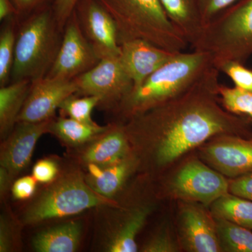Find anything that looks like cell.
Instances as JSON below:
<instances>
[{
	"mask_svg": "<svg viewBox=\"0 0 252 252\" xmlns=\"http://www.w3.org/2000/svg\"><path fill=\"white\" fill-rule=\"evenodd\" d=\"M213 66L183 94L140 115L124 126L129 142H138L154 165L165 166L215 136L252 138V124L225 110Z\"/></svg>",
	"mask_w": 252,
	"mask_h": 252,
	"instance_id": "cell-1",
	"label": "cell"
},
{
	"mask_svg": "<svg viewBox=\"0 0 252 252\" xmlns=\"http://www.w3.org/2000/svg\"><path fill=\"white\" fill-rule=\"evenodd\" d=\"M213 66L212 55L205 51L177 53L132 89L119 111L130 119L167 103L190 89Z\"/></svg>",
	"mask_w": 252,
	"mask_h": 252,
	"instance_id": "cell-2",
	"label": "cell"
},
{
	"mask_svg": "<svg viewBox=\"0 0 252 252\" xmlns=\"http://www.w3.org/2000/svg\"><path fill=\"white\" fill-rule=\"evenodd\" d=\"M52 5L18 20L11 82L45 77L63 39Z\"/></svg>",
	"mask_w": 252,
	"mask_h": 252,
	"instance_id": "cell-3",
	"label": "cell"
},
{
	"mask_svg": "<svg viewBox=\"0 0 252 252\" xmlns=\"http://www.w3.org/2000/svg\"><path fill=\"white\" fill-rule=\"evenodd\" d=\"M112 16L119 44L143 39L171 52H182L189 42L168 18L160 0H98Z\"/></svg>",
	"mask_w": 252,
	"mask_h": 252,
	"instance_id": "cell-4",
	"label": "cell"
},
{
	"mask_svg": "<svg viewBox=\"0 0 252 252\" xmlns=\"http://www.w3.org/2000/svg\"><path fill=\"white\" fill-rule=\"evenodd\" d=\"M193 50L211 54L214 65L245 63L252 56V0H239L203 28Z\"/></svg>",
	"mask_w": 252,
	"mask_h": 252,
	"instance_id": "cell-5",
	"label": "cell"
},
{
	"mask_svg": "<svg viewBox=\"0 0 252 252\" xmlns=\"http://www.w3.org/2000/svg\"><path fill=\"white\" fill-rule=\"evenodd\" d=\"M109 203L108 198L95 193L88 185L80 172H68L56 178L28 207L24 222L36 224L52 219L77 215Z\"/></svg>",
	"mask_w": 252,
	"mask_h": 252,
	"instance_id": "cell-6",
	"label": "cell"
},
{
	"mask_svg": "<svg viewBox=\"0 0 252 252\" xmlns=\"http://www.w3.org/2000/svg\"><path fill=\"white\" fill-rule=\"evenodd\" d=\"M79 96H96L98 106L119 109L133 89V83L121 61L120 56L104 58L90 70L74 79Z\"/></svg>",
	"mask_w": 252,
	"mask_h": 252,
	"instance_id": "cell-7",
	"label": "cell"
},
{
	"mask_svg": "<svg viewBox=\"0 0 252 252\" xmlns=\"http://www.w3.org/2000/svg\"><path fill=\"white\" fill-rule=\"evenodd\" d=\"M99 61L83 32L77 13L74 11L63 31L62 42L56 60L45 77L74 80L94 68Z\"/></svg>",
	"mask_w": 252,
	"mask_h": 252,
	"instance_id": "cell-8",
	"label": "cell"
},
{
	"mask_svg": "<svg viewBox=\"0 0 252 252\" xmlns=\"http://www.w3.org/2000/svg\"><path fill=\"white\" fill-rule=\"evenodd\" d=\"M172 189L177 197L208 205L228 193L229 182L220 172L193 160L177 174Z\"/></svg>",
	"mask_w": 252,
	"mask_h": 252,
	"instance_id": "cell-9",
	"label": "cell"
},
{
	"mask_svg": "<svg viewBox=\"0 0 252 252\" xmlns=\"http://www.w3.org/2000/svg\"><path fill=\"white\" fill-rule=\"evenodd\" d=\"M74 11L83 32L100 60L120 56L117 26L98 0H79Z\"/></svg>",
	"mask_w": 252,
	"mask_h": 252,
	"instance_id": "cell-10",
	"label": "cell"
},
{
	"mask_svg": "<svg viewBox=\"0 0 252 252\" xmlns=\"http://www.w3.org/2000/svg\"><path fill=\"white\" fill-rule=\"evenodd\" d=\"M77 92L78 87L74 80L44 77L32 81L18 122L38 123L54 119L55 113L63 101Z\"/></svg>",
	"mask_w": 252,
	"mask_h": 252,
	"instance_id": "cell-11",
	"label": "cell"
},
{
	"mask_svg": "<svg viewBox=\"0 0 252 252\" xmlns=\"http://www.w3.org/2000/svg\"><path fill=\"white\" fill-rule=\"evenodd\" d=\"M207 162L232 178L252 171V138L223 134L215 136L203 149Z\"/></svg>",
	"mask_w": 252,
	"mask_h": 252,
	"instance_id": "cell-12",
	"label": "cell"
},
{
	"mask_svg": "<svg viewBox=\"0 0 252 252\" xmlns=\"http://www.w3.org/2000/svg\"><path fill=\"white\" fill-rule=\"evenodd\" d=\"M52 119L38 123L18 122L8 135L1 147L0 166L4 167L13 179L29 165L38 140L49 132Z\"/></svg>",
	"mask_w": 252,
	"mask_h": 252,
	"instance_id": "cell-13",
	"label": "cell"
},
{
	"mask_svg": "<svg viewBox=\"0 0 252 252\" xmlns=\"http://www.w3.org/2000/svg\"><path fill=\"white\" fill-rule=\"evenodd\" d=\"M120 46L121 61L133 83V89L177 54L143 39L125 41Z\"/></svg>",
	"mask_w": 252,
	"mask_h": 252,
	"instance_id": "cell-14",
	"label": "cell"
},
{
	"mask_svg": "<svg viewBox=\"0 0 252 252\" xmlns=\"http://www.w3.org/2000/svg\"><path fill=\"white\" fill-rule=\"evenodd\" d=\"M182 235L190 251L219 252L220 246L216 220L202 207L189 205L184 207L181 216Z\"/></svg>",
	"mask_w": 252,
	"mask_h": 252,
	"instance_id": "cell-15",
	"label": "cell"
},
{
	"mask_svg": "<svg viewBox=\"0 0 252 252\" xmlns=\"http://www.w3.org/2000/svg\"><path fill=\"white\" fill-rule=\"evenodd\" d=\"M124 126H111L97 138L86 144L81 158L91 169H102L114 165L131 153Z\"/></svg>",
	"mask_w": 252,
	"mask_h": 252,
	"instance_id": "cell-16",
	"label": "cell"
},
{
	"mask_svg": "<svg viewBox=\"0 0 252 252\" xmlns=\"http://www.w3.org/2000/svg\"><path fill=\"white\" fill-rule=\"evenodd\" d=\"M137 163L138 159L131 152L110 166L89 170V173L85 177L86 182L101 196L108 199L112 198L122 189Z\"/></svg>",
	"mask_w": 252,
	"mask_h": 252,
	"instance_id": "cell-17",
	"label": "cell"
},
{
	"mask_svg": "<svg viewBox=\"0 0 252 252\" xmlns=\"http://www.w3.org/2000/svg\"><path fill=\"white\" fill-rule=\"evenodd\" d=\"M174 26L191 46L198 41L204 26L198 0H160Z\"/></svg>",
	"mask_w": 252,
	"mask_h": 252,
	"instance_id": "cell-18",
	"label": "cell"
},
{
	"mask_svg": "<svg viewBox=\"0 0 252 252\" xmlns=\"http://www.w3.org/2000/svg\"><path fill=\"white\" fill-rule=\"evenodd\" d=\"M31 84V81L21 80L0 88V132L4 138L17 124Z\"/></svg>",
	"mask_w": 252,
	"mask_h": 252,
	"instance_id": "cell-19",
	"label": "cell"
},
{
	"mask_svg": "<svg viewBox=\"0 0 252 252\" xmlns=\"http://www.w3.org/2000/svg\"><path fill=\"white\" fill-rule=\"evenodd\" d=\"M81 225L70 222L46 229L33 239L34 250L39 252H75L80 243Z\"/></svg>",
	"mask_w": 252,
	"mask_h": 252,
	"instance_id": "cell-20",
	"label": "cell"
},
{
	"mask_svg": "<svg viewBox=\"0 0 252 252\" xmlns=\"http://www.w3.org/2000/svg\"><path fill=\"white\" fill-rule=\"evenodd\" d=\"M110 126L87 125L62 116L52 119L49 132L68 145L79 147L97 138L108 130Z\"/></svg>",
	"mask_w": 252,
	"mask_h": 252,
	"instance_id": "cell-21",
	"label": "cell"
},
{
	"mask_svg": "<svg viewBox=\"0 0 252 252\" xmlns=\"http://www.w3.org/2000/svg\"><path fill=\"white\" fill-rule=\"evenodd\" d=\"M151 212L149 207H142L132 212L121 225L106 246L107 252H135L137 251L135 239L144 226Z\"/></svg>",
	"mask_w": 252,
	"mask_h": 252,
	"instance_id": "cell-22",
	"label": "cell"
},
{
	"mask_svg": "<svg viewBox=\"0 0 252 252\" xmlns=\"http://www.w3.org/2000/svg\"><path fill=\"white\" fill-rule=\"evenodd\" d=\"M212 213L217 219H222L252 230V201L225 194L214 202Z\"/></svg>",
	"mask_w": 252,
	"mask_h": 252,
	"instance_id": "cell-23",
	"label": "cell"
},
{
	"mask_svg": "<svg viewBox=\"0 0 252 252\" xmlns=\"http://www.w3.org/2000/svg\"><path fill=\"white\" fill-rule=\"evenodd\" d=\"M18 18L3 22L0 32V86L9 84L14 66Z\"/></svg>",
	"mask_w": 252,
	"mask_h": 252,
	"instance_id": "cell-24",
	"label": "cell"
},
{
	"mask_svg": "<svg viewBox=\"0 0 252 252\" xmlns=\"http://www.w3.org/2000/svg\"><path fill=\"white\" fill-rule=\"evenodd\" d=\"M217 232L222 250L252 252V232L245 227L216 218Z\"/></svg>",
	"mask_w": 252,
	"mask_h": 252,
	"instance_id": "cell-25",
	"label": "cell"
},
{
	"mask_svg": "<svg viewBox=\"0 0 252 252\" xmlns=\"http://www.w3.org/2000/svg\"><path fill=\"white\" fill-rule=\"evenodd\" d=\"M218 92L220 104L225 110L245 118L252 124V93L220 84Z\"/></svg>",
	"mask_w": 252,
	"mask_h": 252,
	"instance_id": "cell-26",
	"label": "cell"
},
{
	"mask_svg": "<svg viewBox=\"0 0 252 252\" xmlns=\"http://www.w3.org/2000/svg\"><path fill=\"white\" fill-rule=\"evenodd\" d=\"M100 99L96 96L87 95L79 97L77 94L69 96L60 105L63 117H68L78 122L90 126L98 124L93 120L91 114L94 107L99 105Z\"/></svg>",
	"mask_w": 252,
	"mask_h": 252,
	"instance_id": "cell-27",
	"label": "cell"
},
{
	"mask_svg": "<svg viewBox=\"0 0 252 252\" xmlns=\"http://www.w3.org/2000/svg\"><path fill=\"white\" fill-rule=\"evenodd\" d=\"M215 67L231 79L235 87L252 93V69L245 63L235 61H225L217 63Z\"/></svg>",
	"mask_w": 252,
	"mask_h": 252,
	"instance_id": "cell-28",
	"label": "cell"
},
{
	"mask_svg": "<svg viewBox=\"0 0 252 252\" xmlns=\"http://www.w3.org/2000/svg\"><path fill=\"white\" fill-rule=\"evenodd\" d=\"M239 0H198L204 27Z\"/></svg>",
	"mask_w": 252,
	"mask_h": 252,
	"instance_id": "cell-29",
	"label": "cell"
},
{
	"mask_svg": "<svg viewBox=\"0 0 252 252\" xmlns=\"http://www.w3.org/2000/svg\"><path fill=\"white\" fill-rule=\"evenodd\" d=\"M59 173L57 163L50 159H43L36 162L32 169V176L36 182L42 184L52 183Z\"/></svg>",
	"mask_w": 252,
	"mask_h": 252,
	"instance_id": "cell-30",
	"label": "cell"
},
{
	"mask_svg": "<svg viewBox=\"0 0 252 252\" xmlns=\"http://www.w3.org/2000/svg\"><path fill=\"white\" fill-rule=\"evenodd\" d=\"M178 250L177 245L167 231L156 235L144 245L145 252H173Z\"/></svg>",
	"mask_w": 252,
	"mask_h": 252,
	"instance_id": "cell-31",
	"label": "cell"
},
{
	"mask_svg": "<svg viewBox=\"0 0 252 252\" xmlns=\"http://www.w3.org/2000/svg\"><path fill=\"white\" fill-rule=\"evenodd\" d=\"M79 0H54L53 11L61 31H64L68 19L75 9Z\"/></svg>",
	"mask_w": 252,
	"mask_h": 252,
	"instance_id": "cell-32",
	"label": "cell"
},
{
	"mask_svg": "<svg viewBox=\"0 0 252 252\" xmlns=\"http://www.w3.org/2000/svg\"><path fill=\"white\" fill-rule=\"evenodd\" d=\"M229 193L252 201V171L230 181Z\"/></svg>",
	"mask_w": 252,
	"mask_h": 252,
	"instance_id": "cell-33",
	"label": "cell"
},
{
	"mask_svg": "<svg viewBox=\"0 0 252 252\" xmlns=\"http://www.w3.org/2000/svg\"><path fill=\"white\" fill-rule=\"evenodd\" d=\"M36 180L34 177L26 176L15 181L11 187L13 197L16 200H27L31 198L36 190Z\"/></svg>",
	"mask_w": 252,
	"mask_h": 252,
	"instance_id": "cell-34",
	"label": "cell"
},
{
	"mask_svg": "<svg viewBox=\"0 0 252 252\" xmlns=\"http://www.w3.org/2000/svg\"><path fill=\"white\" fill-rule=\"evenodd\" d=\"M18 12V19L29 16L34 11L52 5L54 0H12Z\"/></svg>",
	"mask_w": 252,
	"mask_h": 252,
	"instance_id": "cell-35",
	"label": "cell"
},
{
	"mask_svg": "<svg viewBox=\"0 0 252 252\" xmlns=\"http://www.w3.org/2000/svg\"><path fill=\"white\" fill-rule=\"evenodd\" d=\"M14 230L11 220L1 216L0 220V252H10L13 248Z\"/></svg>",
	"mask_w": 252,
	"mask_h": 252,
	"instance_id": "cell-36",
	"label": "cell"
},
{
	"mask_svg": "<svg viewBox=\"0 0 252 252\" xmlns=\"http://www.w3.org/2000/svg\"><path fill=\"white\" fill-rule=\"evenodd\" d=\"M18 18V12L12 0H0V21L4 22L10 18Z\"/></svg>",
	"mask_w": 252,
	"mask_h": 252,
	"instance_id": "cell-37",
	"label": "cell"
},
{
	"mask_svg": "<svg viewBox=\"0 0 252 252\" xmlns=\"http://www.w3.org/2000/svg\"><path fill=\"white\" fill-rule=\"evenodd\" d=\"M14 179L4 167L0 166V192L4 195L9 190Z\"/></svg>",
	"mask_w": 252,
	"mask_h": 252,
	"instance_id": "cell-38",
	"label": "cell"
}]
</instances>
